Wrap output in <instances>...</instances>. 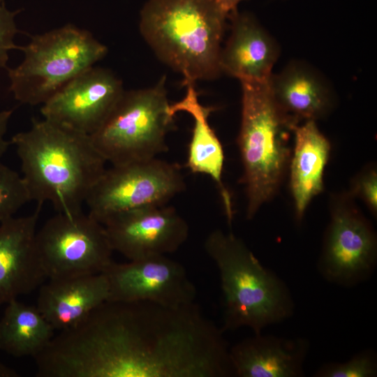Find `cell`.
<instances>
[{
  "mask_svg": "<svg viewBox=\"0 0 377 377\" xmlns=\"http://www.w3.org/2000/svg\"><path fill=\"white\" fill-rule=\"evenodd\" d=\"M30 201L50 202L60 213L82 207L108 163L90 135L43 118L13 136Z\"/></svg>",
  "mask_w": 377,
  "mask_h": 377,
  "instance_id": "obj_1",
  "label": "cell"
},
{
  "mask_svg": "<svg viewBox=\"0 0 377 377\" xmlns=\"http://www.w3.org/2000/svg\"><path fill=\"white\" fill-rule=\"evenodd\" d=\"M215 0H148L140 31L157 57L184 82L220 75L226 20Z\"/></svg>",
  "mask_w": 377,
  "mask_h": 377,
  "instance_id": "obj_2",
  "label": "cell"
},
{
  "mask_svg": "<svg viewBox=\"0 0 377 377\" xmlns=\"http://www.w3.org/2000/svg\"><path fill=\"white\" fill-rule=\"evenodd\" d=\"M204 248L219 273L224 332L246 327L260 334L293 315L295 305L286 283L242 239L216 229L207 235Z\"/></svg>",
  "mask_w": 377,
  "mask_h": 377,
  "instance_id": "obj_3",
  "label": "cell"
},
{
  "mask_svg": "<svg viewBox=\"0 0 377 377\" xmlns=\"http://www.w3.org/2000/svg\"><path fill=\"white\" fill-rule=\"evenodd\" d=\"M269 80L240 82L242 115L237 144L243 167L240 183L244 186L249 220L277 194L292 153L289 133L295 124L277 105Z\"/></svg>",
  "mask_w": 377,
  "mask_h": 377,
  "instance_id": "obj_4",
  "label": "cell"
},
{
  "mask_svg": "<svg viewBox=\"0 0 377 377\" xmlns=\"http://www.w3.org/2000/svg\"><path fill=\"white\" fill-rule=\"evenodd\" d=\"M19 50L24 53L22 61L6 68L9 90L17 101L30 105H43L108 52L89 31L73 24L31 36Z\"/></svg>",
  "mask_w": 377,
  "mask_h": 377,
  "instance_id": "obj_5",
  "label": "cell"
},
{
  "mask_svg": "<svg viewBox=\"0 0 377 377\" xmlns=\"http://www.w3.org/2000/svg\"><path fill=\"white\" fill-rule=\"evenodd\" d=\"M165 77L151 87L124 91L101 126L90 135L111 165L156 158L168 150L166 135L174 117Z\"/></svg>",
  "mask_w": 377,
  "mask_h": 377,
  "instance_id": "obj_6",
  "label": "cell"
},
{
  "mask_svg": "<svg viewBox=\"0 0 377 377\" xmlns=\"http://www.w3.org/2000/svg\"><path fill=\"white\" fill-rule=\"evenodd\" d=\"M348 191L330 200L318 269L325 279L340 286H357L369 279L377 263V236L370 221Z\"/></svg>",
  "mask_w": 377,
  "mask_h": 377,
  "instance_id": "obj_7",
  "label": "cell"
},
{
  "mask_svg": "<svg viewBox=\"0 0 377 377\" xmlns=\"http://www.w3.org/2000/svg\"><path fill=\"white\" fill-rule=\"evenodd\" d=\"M185 188L177 164L154 158L106 168L85 205L88 214L103 224L120 212L165 205Z\"/></svg>",
  "mask_w": 377,
  "mask_h": 377,
  "instance_id": "obj_8",
  "label": "cell"
},
{
  "mask_svg": "<svg viewBox=\"0 0 377 377\" xmlns=\"http://www.w3.org/2000/svg\"><path fill=\"white\" fill-rule=\"evenodd\" d=\"M36 239L49 279L103 273L113 262L103 225L88 213L58 212L37 230Z\"/></svg>",
  "mask_w": 377,
  "mask_h": 377,
  "instance_id": "obj_9",
  "label": "cell"
},
{
  "mask_svg": "<svg viewBox=\"0 0 377 377\" xmlns=\"http://www.w3.org/2000/svg\"><path fill=\"white\" fill-rule=\"evenodd\" d=\"M103 273L109 283L108 301L178 307L194 303L196 298V288L184 267L165 255L112 262Z\"/></svg>",
  "mask_w": 377,
  "mask_h": 377,
  "instance_id": "obj_10",
  "label": "cell"
},
{
  "mask_svg": "<svg viewBox=\"0 0 377 377\" xmlns=\"http://www.w3.org/2000/svg\"><path fill=\"white\" fill-rule=\"evenodd\" d=\"M103 225L113 251L130 260L174 253L189 235L186 221L167 205L120 212Z\"/></svg>",
  "mask_w": 377,
  "mask_h": 377,
  "instance_id": "obj_11",
  "label": "cell"
},
{
  "mask_svg": "<svg viewBox=\"0 0 377 377\" xmlns=\"http://www.w3.org/2000/svg\"><path fill=\"white\" fill-rule=\"evenodd\" d=\"M122 82L108 69L92 66L42 105L45 119L89 135L104 122L123 94Z\"/></svg>",
  "mask_w": 377,
  "mask_h": 377,
  "instance_id": "obj_12",
  "label": "cell"
},
{
  "mask_svg": "<svg viewBox=\"0 0 377 377\" xmlns=\"http://www.w3.org/2000/svg\"><path fill=\"white\" fill-rule=\"evenodd\" d=\"M42 205L0 222V306L29 294L47 279L36 245Z\"/></svg>",
  "mask_w": 377,
  "mask_h": 377,
  "instance_id": "obj_13",
  "label": "cell"
},
{
  "mask_svg": "<svg viewBox=\"0 0 377 377\" xmlns=\"http://www.w3.org/2000/svg\"><path fill=\"white\" fill-rule=\"evenodd\" d=\"M231 32L221 48L219 66L223 72L242 81H267L279 56L274 38L251 15H230Z\"/></svg>",
  "mask_w": 377,
  "mask_h": 377,
  "instance_id": "obj_14",
  "label": "cell"
},
{
  "mask_svg": "<svg viewBox=\"0 0 377 377\" xmlns=\"http://www.w3.org/2000/svg\"><path fill=\"white\" fill-rule=\"evenodd\" d=\"M310 349L304 337L253 334L230 347L235 376L303 377Z\"/></svg>",
  "mask_w": 377,
  "mask_h": 377,
  "instance_id": "obj_15",
  "label": "cell"
},
{
  "mask_svg": "<svg viewBox=\"0 0 377 377\" xmlns=\"http://www.w3.org/2000/svg\"><path fill=\"white\" fill-rule=\"evenodd\" d=\"M104 273L51 279L40 286L36 307L54 330L70 328L108 300Z\"/></svg>",
  "mask_w": 377,
  "mask_h": 377,
  "instance_id": "obj_16",
  "label": "cell"
},
{
  "mask_svg": "<svg viewBox=\"0 0 377 377\" xmlns=\"http://www.w3.org/2000/svg\"><path fill=\"white\" fill-rule=\"evenodd\" d=\"M184 84L186 87L184 96L177 102L170 104L169 112L174 117L177 112H185L193 120L186 165L192 172L206 175L215 183L223 204L228 223L230 226L234 212L230 194L223 182V149L208 120L214 109L201 104L195 82H185Z\"/></svg>",
  "mask_w": 377,
  "mask_h": 377,
  "instance_id": "obj_17",
  "label": "cell"
},
{
  "mask_svg": "<svg viewBox=\"0 0 377 377\" xmlns=\"http://www.w3.org/2000/svg\"><path fill=\"white\" fill-rule=\"evenodd\" d=\"M269 84L279 108L295 125L323 119L334 108V95L328 82L301 61L272 73Z\"/></svg>",
  "mask_w": 377,
  "mask_h": 377,
  "instance_id": "obj_18",
  "label": "cell"
},
{
  "mask_svg": "<svg viewBox=\"0 0 377 377\" xmlns=\"http://www.w3.org/2000/svg\"><path fill=\"white\" fill-rule=\"evenodd\" d=\"M294 147L291 153L290 187L294 201L295 220L302 222L311 200L324 188V172L331 144L316 121H306L293 127Z\"/></svg>",
  "mask_w": 377,
  "mask_h": 377,
  "instance_id": "obj_19",
  "label": "cell"
},
{
  "mask_svg": "<svg viewBox=\"0 0 377 377\" xmlns=\"http://www.w3.org/2000/svg\"><path fill=\"white\" fill-rule=\"evenodd\" d=\"M54 330L36 306L13 300L0 319V350L16 357L34 358L48 346Z\"/></svg>",
  "mask_w": 377,
  "mask_h": 377,
  "instance_id": "obj_20",
  "label": "cell"
},
{
  "mask_svg": "<svg viewBox=\"0 0 377 377\" xmlns=\"http://www.w3.org/2000/svg\"><path fill=\"white\" fill-rule=\"evenodd\" d=\"M314 377H376L377 357L371 349L355 354L343 362H330L323 364L314 373Z\"/></svg>",
  "mask_w": 377,
  "mask_h": 377,
  "instance_id": "obj_21",
  "label": "cell"
},
{
  "mask_svg": "<svg viewBox=\"0 0 377 377\" xmlns=\"http://www.w3.org/2000/svg\"><path fill=\"white\" fill-rule=\"evenodd\" d=\"M29 201L22 177L0 162V222L13 216Z\"/></svg>",
  "mask_w": 377,
  "mask_h": 377,
  "instance_id": "obj_22",
  "label": "cell"
},
{
  "mask_svg": "<svg viewBox=\"0 0 377 377\" xmlns=\"http://www.w3.org/2000/svg\"><path fill=\"white\" fill-rule=\"evenodd\" d=\"M354 198L362 200L371 214L377 215V170L374 164L365 166L352 180L348 191Z\"/></svg>",
  "mask_w": 377,
  "mask_h": 377,
  "instance_id": "obj_23",
  "label": "cell"
},
{
  "mask_svg": "<svg viewBox=\"0 0 377 377\" xmlns=\"http://www.w3.org/2000/svg\"><path fill=\"white\" fill-rule=\"evenodd\" d=\"M21 10L10 11L5 6L3 0H0V69L7 68L8 52L11 50H19L14 43L15 35L20 33L15 17Z\"/></svg>",
  "mask_w": 377,
  "mask_h": 377,
  "instance_id": "obj_24",
  "label": "cell"
},
{
  "mask_svg": "<svg viewBox=\"0 0 377 377\" xmlns=\"http://www.w3.org/2000/svg\"><path fill=\"white\" fill-rule=\"evenodd\" d=\"M12 113L13 110H6L0 112V160L6 151L10 144L9 142L5 139V135Z\"/></svg>",
  "mask_w": 377,
  "mask_h": 377,
  "instance_id": "obj_25",
  "label": "cell"
},
{
  "mask_svg": "<svg viewBox=\"0 0 377 377\" xmlns=\"http://www.w3.org/2000/svg\"><path fill=\"white\" fill-rule=\"evenodd\" d=\"M243 1L244 0H215L216 4L227 18L237 10L238 4Z\"/></svg>",
  "mask_w": 377,
  "mask_h": 377,
  "instance_id": "obj_26",
  "label": "cell"
},
{
  "mask_svg": "<svg viewBox=\"0 0 377 377\" xmlns=\"http://www.w3.org/2000/svg\"><path fill=\"white\" fill-rule=\"evenodd\" d=\"M19 374L13 368L0 362V377H18Z\"/></svg>",
  "mask_w": 377,
  "mask_h": 377,
  "instance_id": "obj_27",
  "label": "cell"
}]
</instances>
